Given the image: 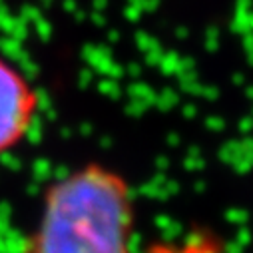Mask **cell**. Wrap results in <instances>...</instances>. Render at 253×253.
<instances>
[{
    "label": "cell",
    "instance_id": "cell-1",
    "mask_svg": "<svg viewBox=\"0 0 253 253\" xmlns=\"http://www.w3.org/2000/svg\"><path fill=\"white\" fill-rule=\"evenodd\" d=\"M130 185L102 164L54 181L44 196L28 253H132Z\"/></svg>",
    "mask_w": 253,
    "mask_h": 253
},
{
    "label": "cell",
    "instance_id": "cell-2",
    "mask_svg": "<svg viewBox=\"0 0 253 253\" xmlns=\"http://www.w3.org/2000/svg\"><path fill=\"white\" fill-rule=\"evenodd\" d=\"M38 94L26 74L0 56V156L30 134L38 116Z\"/></svg>",
    "mask_w": 253,
    "mask_h": 253
}]
</instances>
